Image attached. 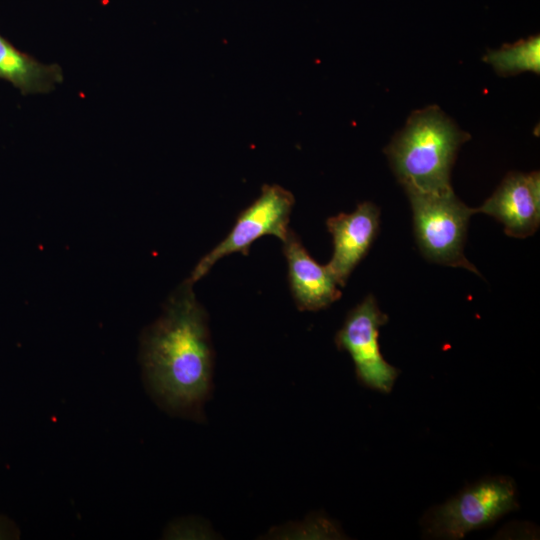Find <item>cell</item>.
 I'll list each match as a JSON object with an SVG mask.
<instances>
[{
	"mask_svg": "<svg viewBox=\"0 0 540 540\" xmlns=\"http://www.w3.org/2000/svg\"><path fill=\"white\" fill-rule=\"evenodd\" d=\"M518 507L513 479L485 477L427 512L423 519L425 535L461 539L468 532L487 527Z\"/></svg>",
	"mask_w": 540,
	"mask_h": 540,
	"instance_id": "cell-4",
	"label": "cell"
},
{
	"mask_svg": "<svg viewBox=\"0 0 540 540\" xmlns=\"http://www.w3.org/2000/svg\"><path fill=\"white\" fill-rule=\"evenodd\" d=\"M476 213L494 217L514 238L533 235L540 224V178L538 172L508 174Z\"/></svg>",
	"mask_w": 540,
	"mask_h": 540,
	"instance_id": "cell-7",
	"label": "cell"
},
{
	"mask_svg": "<svg viewBox=\"0 0 540 540\" xmlns=\"http://www.w3.org/2000/svg\"><path fill=\"white\" fill-rule=\"evenodd\" d=\"M484 60L501 75L523 71H540V38L521 40L512 45H503L499 50L489 51Z\"/></svg>",
	"mask_w": 540,
	"mask_h": 540,
	"instance_id": "cell-11",
	"label": "cell"
},
{
	"mask_svg": "<svg viewBox=\"0 0 540 540\" xmlns=\"http://www.w3.org/2000/svg\"><path fill=\"white\" fill-rule=\"evenodd\" d=\"M294 202L292 193L283 187L264 185L260 196L239 213L225 239L199 260L187 281L197 282L227 255L240 252L247 256L252 243L264 235H274L284 242Z\"/></svg>",
	"mask_w": 540,
	"mask_h": 540,
	"instance_id": "cell-5",
	"label": "cell"
},
{
	"mask_svg": "<svg viewBox=\"0 0 540 540\" xmlns=\"http://www.w3.org/2000/svg\"><path fill=\"white\" fill-rule=\"evenodd\" d=\"M388 322L373 295L366 296L347 314L335 335L339 350L349 353L357 379L364 386L390 393L400 371L386 362L381 354L379 328Z\"/></svg>",
	"mask_w": 540,
	"mask_h": 540,
	"instance_id": "cell-6",
	"label": "cell"
},
{
	"mask_svg": "<svg viewBox=\"0 0 540 540\" xmlns=\"http://www.w3.org/2000/svg\"><path fill=\"white\" fill-rule=\"evenodd\" d=\"M326 226L333 240V255L326 266L337 284L344 287L377 237L380 210L372 202L365 201L352 213L329 217Z\"/></svg>",
	"mask_w": 540,
	"mask_h": 540,
	"instance_id": "cell-8",
	"label": "cell"
},
{
	"mask_svg": "<svg viewBox=\"0 0 540 540\" xmlns=\"http://www.w3.org/2000/svg\"><path fill=\"white\" fill-rule=\"evenodd\" d=\"M0 79L12 84L23 96L47 94L63 82V71L58 64L41 63L17 49L0 34Z\"/></svg>",
	"mask_w": 540,
	"mask_h": 540,
	"instance_id": "cell-10",
	"label": "cell"
},
{
	"mask_svg": "<svg viewBox=\"0 0 540 540\" xmlns=\"http://www.w3.org/2000/svg\"><path fill=\"white\" fill-rule=\"evenodd\" d=\"M465 134L438 108L415 112L386 149L392 169L405 189L452 190L450 170Z\"/></svg>",
	"mask_w": 540,
	"mask_h": 540,
	"instance_id": "cell-2",
	"label": "cell"
},
{
	"mask_svg": "<svg viewBox=\"0 0 540 540\" xmlns=\"http://www.w3.org/2000/svg\"><path fill=\"white\" fill-rule=\"evenodd\" d=\"M185 281L140 341L145 386L172 415L197 419L211 389L213 352L207 313Z\"/></svg>",
	"mask_w": 540,
	"mask_h": 540,
	"instance_id": "cell-1",
	"label": "cell"
},
{
	"mask_svg": "<svg viewBox=\"0 0 540 540\" xmlns=\"http://www.w3.org/2000/svg\"><path fill=\"white\" fill-rule=\"evenodd\" d=\"M291 294L300 311H318L337 301L342 293L326 265L315 261L297 234L289 229L283 242Z\"/></svg>",
	"mask_w": 540,
	"mask_h": 540,
	"instance_id": "cell-9",
	"label": "cell"
},
{
	"mask_svg": "<svg viewBox=\"0 0 540 540\" xmlns=\"http://www.w3.org/2000/svg\"><path fill=\"white\" fill-rule=\"evenodd\" d=\"M413 212L418 247L428 260L480 273L464 255L470 217L475 209L465 205L453 190L435 193L405 189Z\"/></svg>",
	"mask_w": 540,
	"mask_h": 540,
	"instance_id": "cell-3",
	"label": "cell"
},
{
	"mask_svg": "<svg viewBox=\"0 0 540 540\" xmlns=\"http://www.w3.org/2000/svg\"><path fill=\"white\" fill-rule=\"evenodd\" d=\"M20 537L21 531L16 522L0 513V540H18Z\"/></svg>",
	"mask_w": 540,
	"mask_h": 540,
	"instance_id": "cell-12",
	"label": "cell"
}]
</instances>
